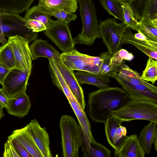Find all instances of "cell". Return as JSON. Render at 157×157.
<instances>
[{"label": "cell", "mask_w": 157, "mask_h": 157, "mask_svg": "<svg viewBox=\"0 0 157 157\" xmlns=\"http://www.w3.org/2000/svg\"><path fill=\"white\" fill-rule=\"evenodd\" d=\"M131 99L122 88L99 89L88 94L87 114L93 121L104 124L112 112L120 108Z\"/></svg>", "instance_id": "1"}, {"label": "cell", "mask_w": 157, "mask_h": 157, "mask_svg": "<svg viewBox=\"0 0 157 157\" xmlns=\"http://www.w3.org/2000/svg\"><path fill=\"white\" fill-rule=\"evenodd\" d=\"M82 23L81 32L73 39L74 45L85 44L91 46L100 33L96 9L92 0H77Z\"/></svg>", "instance_id": "2"}, {"label": "cell", "mask_w": 157, "mask_h": 157, "mask_svg": "<svg viewBox=\"0 0 157 157\" xmlns=\"http://www.w3.org/2000/svg\"><path fill=\"white\" fill-rule=\"evenodd\" d=\"M59 125L62 156L78 157V151L82 143L79 125L73 117L64 115L61 117Z\"/></svg>", "instance_id": "3"}, {"label": "cell", "mask_w": 157, "mask_h": 157, "mask_svg": "<svg viewBox=\"0 0 157 157\" xmlns=\"http://www.w3.org/2000/svg\"><path fill=\"white\" fill-rule=\"evenodd\" d=\"M111 113L123 122L135 120L157 122V104L148 101L131 99Z\"/></svg>", "instance_id": "4"}, {"label": "cell", "mask_w": 157, "mask_h": 157, "mask_svg": "<svg viewBox=\"0 0 157 157\" xmlns=\"http://www.w3.org/2000/svg\"><path fill=\"white\" fill-rule=\"evenodd\" d=\"M60 60L72 71H83L100 74L101 59L99 57L81 53L74 49L61 54Z\"/></svg>", "instance_id": "5"}, {"label": "cell", "mask_w": 157, "mask_h": 157, "mask_svg": "<svg viewBox=\"0 0 157 157\" xmlns=\"http://www.w3.org/2000/svg\"><path fill=\"white\" fill-rule=\"evenodd\" d=\"M99 27L101 37L112 56L121 48V38L128 27L124 22H117L115 18H109L101 21Z\"/></svg>", "instance_id": "6"}, {"label": "cell", "mask_w": 157, "mask_h": 157, "mask_svg": "<svg viewBox=\"0 0 157 157\" xmlns=\"http://www.w3.org/2000/svg\"><path fill=\"white\" fill-rule=\"evenodd\" d=\"M44 31L46 36L63 52L74 49L73 39L67 23L58 20H53Z\"/></svg>", "instance_id": "7"}, {"label": "cell", "mask_w": 157, "mask_h": 157, "mask_svg": "<svg viewBox=\"0 0 157 157\" xmlns=\"http://www.w3.org/2000/svg\"><path fill=\"white\" fill-rule=\"evenodd\" d=\"M7 43L11 48L19 68L31 73L32 61L33 60L26 38L16 35L9 37Z\"/></svg>", "instance_id": "8"}, {"label": "cell", "mask_w": 157, "mask_h": 157, "mask_svg": "<svg viewBox=\"0 0 157 157\" xmlns=\"http://www.w3.org/2000/svg\"><path fill=\"white\" fill-rule=\"evenodd\" d=\"M0 14L2 29L5 35L15 34L24 36L28 40L29 38L32 40L36 39L37 33L33 32L25 26L27 20L24 17L18 14L0 12Z\"/></svg>", "instance_id": "9"}, {"label": "cell", "mask_w": 157, "mask_h": 157, "mask_svg": "<svg viewBox=\"0 0 157 157\" xmlns=\"http://www.w3.org/2000/svg\"><path fill=\"white\" fill-rule=\"evenodd\" d=\"M30 74L18 68L12 69L10 71L2 84V89L8 98L26 92Z\"/></svg>", "instance_id": "10"}, {"label": "cell", "mask_w": 157, "mask_h": 157, "mask_svg": "<svg viewBox=\"0 0 157 157\" xmlns=\"http://www.w3.org/2000/svg\"><path fill=\"white\" fill-rule=\"evenodd\" d=\"M112 77L116 79L131 99L148 101L157 104V87L152 88L143 85H132L121 78L116 72H112Z\"/></svg>", "instance_id": "11"}, {"label": "cell", "mask_w": 157, "mask_h": 157, "mask_svg": "<svg viewBox=\"0 0 157 157\" xmlns=\"http://www.w3.org/2000/svg\"><path fill=\"white\" fill-rule=\"evenodd\" d=\"M79 122L82 138V151L85 153L90 143L95 141L92 135L91 125L85 111L81 107L74 96L67 99Z\"/></svg>", "instance_id": "12"}, {"label": "cell", "mask_w": 157, "mask_h": 157, "mask_svg": "<svg viewBox=\"0 0 157 157\" xmlns=\"http://www.w3.org/2000/svg\"><path fill=\"white\" fill-rule=\"evenodd\" d=\"M122 122L111 113L104 123L108 142L115 150L118 149L127 136V129L121 125Z\"/></svg>", "instance_id": "13"}, {"label": "cell", "mask_w": 157, "mask_h": 157, "mask_svg": "<svg viewBox=\"0 0 157 157\" xmlns=\"http://www.w3.org/2000/svg\"><path fill=\"white\" fill-rule=\"evenodd\" d=\"M25 127L27 132L33 139L43 157H52L49 136L45 128L42 127L36 119L31 120Z\"/></svg>", "instance_id": "14"}, {"label": "cell", "mask_w": 157, "mask_h": 157, "mask_svg": "<svg viewBox=\"0 0 157 157\" xmlns=\"http://www.w3.org/2000/svg\"><path fill=\"white\" fill-rule=\"evenodd\" d=\"M53 61L77 101L85 111L86 104L83 91L73 71L67 68L61 61Z\"/></svg>", "instance_id": "15"}, {"label": "cell", "mask_w": 157, "mask_h": 157, "mask_svg": "<svg viewBox=\"0 0 157 157\" xmlns=\"http://www.w3.org/2000/svg\"><path fill=\"white\" fill-rule=\"evenodd\" d=\"M146 152L136 134L127 136L117 150L115 157H144Z\"/></svg>", "instance_id": "16"}, {"label": "cell", "mask_w": 157, "mask_h": 157, "mask_svg": "<svg viewBox=\"0 0 157 157\" xmlns=\"http://www.w3.org/2000/svg\"><path fill=\"white\" fill-rule=\"evenodd\" d=\"M29 48L33 60L44 57L55 61H61V54L46 40L36 39L29 46Z\"/></svg>", "instance_id": "17"}, {"label": "cell", "mask_w": 157, "mask_h": 157, "mask_svg": "<svg viewBox=\"0 0 157 157\" xmlns=\"http://www.w3.org/2000/svg\"><path fill=\"white\" fill-rule=\"evenodd\" d=\"M112 72L101 75L78 71L74 75L80 85L87 84L100 89L109 87V84L111 83L109 78L112 77Z\"/></svg>", "instance_id": "18"}, {"label": "cell", "mask_w": 157, "mask_h": 157, "mask_svg": "<svg viewBox=\"0 0 157 157\" xmlns=\"http://www.w3.org/2000/svg\"><path fill=\"white\" fill-rule=\"evenodd\" d=\"M31 106L29 98L25 92L9 98L6 109L9 114L22 118L28 113Z\"/></svg>", "instance_id": "19"}, {"label": "cell", "mask_w": 157, "mask_h": 157, "mask_svg": "<svg viewBox=\"0 0 157 157\" xmlns=\"http://www.w3.org/2000/svg\"><path fill=\"white\" fill-rule=\"evenodd\" d=\"M9 137L17 140L33 157H43L33 139L27 132L25 126L13 131Z\"/></svg>", "instance_id": "20"}, {"label": "cell", "mask_w": 157, "mask_h": 157, "mask_svg": "<svg viewBox=\"0 0 157 157\" xmlns=\"http://www.w3.org/2000/svg\"><path fill=\"white\" fill-rule=\"evenodd\" d=\"M132 44L145 54L149 57L157 60V50L153 48L144 42L136 39L130 29L127 27L121 39V44Z\"/></svg>", "instance_id": "21"}, {"label": "cell", "mask_w": 157, "mask_h": 157, "mask_svg": "<svg viewBox=\"0 0 157 157\" xmlns=\"http://www.w3.org/2000/svg\"><path fill=\"white\" fill-rule=\"evenodd\" d=\"M77 0H39L38 6L48 10L60 9L74 13L77 10Z\"/></svg>", "instance_id": "22"}, {"label": "cell", "mask_w": 157, "mask_h": 157, "mask_svg": "<svg viewBox=\"0 0 157 157\" xmlns=\"http://www.w3.org/2000/svg\"><path fill=\"white\" fill-rule=\"evenodd\" d=\"M34 0H0V12L19 15L29 9Z\"/></svg>", "instance_id": "23"}, {"label": "cell", "mask_w": 157, "mask_h": 157, "mask_svg": "<svg viewBox=\"0 0 157 157\" xmlns=\"http://www.w3.org/2000/svg\"><path fill=\"white\" fill-rule=\"evenodd\" d=\"M157 125V122L151 121L143 128L138 137L141 146L148 154L151 152Z\"/></svg>", "instance_id": "24"}, {"label": "cell", "mask_w": 157, "mask_h": 157, "mask_svg": "<svg viewBox=\"0 0 157 157\" xmlns=\"http://www.w3.org/2000/svg\"><path fill=\"white\" fill-rule=\"evenodd\" d=\"M51 17L44 12L42 7L37 5L26 10L24 18L26 20L31 19L39 21L47 27L53 21Z\"/></svg>", "instance_id": "25"}, {"label": "cell", "mask_w": 157, "mask_h": 157, "mask_svg": "<svg viewBox=\"0 0 157 157\" xmlns=\"http://www.w3.org/2000/svg\"><path fill=\"white\" fill-rule=\"evenodd\" d=\"M100 2L109 14L123 22H124L123 9L119 0H99Z\"/></svg>", "instance_id": "26"}, {"label": "cell", "mask_w": 157, "mask_h": 157, "mask_svg": "<svg viewBox=\"0 0 157 157\" xmlns=\"http://www.w3.org/2000/svg\"><path fill=\"white\" fill-rule=\"evenodd\" d=\"M139 30L151 40L157 42V18L140 20L138 21Z\"/></svg>", "instance_id": "27"}, {"label": "cell", "mask_w": 157, "mask_h": 157, "mask_svg": "<svg viewBox=\"0 0 157 157\" xmlns=\"http://www.w3.org/2000/svg\"><path fill=\"white\" fill-rule=\"evenodd\" d=\"M0 63L10 69H20L16 61L13 51L7 43L0 47Z\"/></svg>", "instance_id": "28"}, {"label": "cell", "mask_w": 157, "mask_h": 157, "mask_svg": "<svg viewBox=\"0 0 157 157\" xmlns=\"http://www.w3.org/2000/svg\"><path fill=\"white\" fill-rule=\"evenodd\" d=\"M134 58L132 54L126 49L121 48L118 50L110 59L111 72H116L121 64H124L125 60L130 61Z\"/></svg>", "instance_id": "29"}, {"label": "cell", "mask_w": 157, "mask_h": 157, "mask_svg": "<svg viewBox=\"0 0 157 157\" xmlns=\"http://www.w3.org/2000/svg\"><path fill=\"white\" fill-rule=\"evenodd\" d=\"M111 153L106 147L95 141L90 143L83 157H110Z\"/></svg>", "instance_id": "30"}, {"label": "cell", "mask_w": 157, "mask_h": 157, "mask_svg": "<svg viewBox=\"0 0 157 157\" xmlns=\"http://www.w3.org/2000/svg\"><path fill=\"white\" fill-rule=\"evenodd\" d=\"M124 13V23L127 27L134 30L139 31L138 21L129 2H121Z\"/></svg>", "instance_id": "31"}, {"label": "cell", "mask_w": 157, "mask_h": 157, "mask_svg": "<svg viewBox=\"0 0 157 157\" xmlns=\"http://www.w3.org/2000/svg\"><path fill=\"white\" fill-rule=\"evenodd\" d=\"M141 78L146 82L153 84L157 79V61L149 57L146 67L143 72Z\"/></svg>", "instance_id": "32"}, {"label": "cell", "mask_w": 157, "mask_h": 157, "mask_svg": "<svg viewBox=\"0 0 157 157\" xmlns=\"http://www.w3.org/2000/svg\"><path fill=\"white\" fill-rule=\"evenodd\" d=\"M44 12L51 16L56 17L58 20L67 24L71 21L75 20L77 15L73 13H69L60 9L48 10L42 7Z\"/></svg>", "instance_id": "33"}, {"label": "cell", "mask_w": 157, "mask_h": 157, "mask_svg": "<svg viewBox=\"0 0 157 157\" xmlns=\"http://www.w3.org/2000/svg\"><path fill=\"white\" fill-rule=\"evenodd\" d=\"M151 0H135L129 3L139 21L144 10Z\"/></svg>", "instance_id": "34"}, {"label": "cell", "mask_w": 157, "mask_h": 157, "mask_svg": "<svg viewBox=\"0 0 157 157\" xmlns=\"http://www.w3.org/2000/svg\"><path fill=\"white\" fill-rule=\"evenodd\" d=\"M151 18H157V0H151L139 21Z\"/></svg>", "instance_id": "35"}, {"label": "cell", "mask_w": 157, "mask_h": 157, "mask_svg": "<svg viewBox=\"0 0 157 157\" xmlns=\"http://www.w3.org/2000/svg\"><path fill=\"white\" fill-rule=\"evenodd\" d=\"M101 59L100 67V74L104 75L112 72L110 59L112 57L107 51L101 53L99 56Z\"/></svg>", "instance_id": "36"}, {"label": "cell", "mask_w": 157, "mask_h": 157, "mask_svg": "<svg viewBox=\"0 0 157 157\" xmlns=\"http://www.w3.org/2000/svg\"><path fill=\"white\" fill-rule=\"evenodd\" d=\"M25 26L36 33L44 31L46 29V27L42 22L31 19L27 20Z\"/></svg>", "instance_id": "37"}, {"label": "cell", "mask_w": 157, "mask_h": 157, "mask_svg": "<svg viewBox=\"0 0 157 157\" xmlns=\"http://www.w3.org/2000/svg\"><path fill=\"white\" fill-rule=\"evenodd\" d=\"M15 150L20 157H33L23 146L14 138L8 136Z\"/></svg>", "instance_id": "38"}, {"label": "cell", "mask_w": 157, "mask_h": 157, "mask_svg": "<svg viewBox=\"0 0 157 157\" xmlns=\"http://www.w3.org/2000/svg\"><path fill=\"white\" fill-rule=\"evenodd\" d=\"M3 156L20 157L9 139L5 144L4 151Z\"/></svg>", "instance_id": "39"}, {"label": "cell", "mask_w": 157, "mask_h": 157, "mask_svg": "<svg viewBox=\"0 0 157 157\" xmlns=\"http://www.w3.org/2000/svg\"><path fill=\"white\" fill-rule=\"evenodd\" d=\"M138 32L134 35L136 39L144 42L153 48L157 50V42L148 38L140 31Z\"/></svg>", "instance_id": "40"}, {"label": "cell", "mask_w": 157, "mask_h": 157, "mask_svg": "<svg viewBox=\"0 0 157 157\" xmlns=\"http://www.w3.org/2000/svg\"><path fill=\"white\" fill-rule=\"evenodd\" d=\"M12 69H9L0 63V83L2 84L7 74Z\"/></svg>", "instance_id": "41"}, {"label": "cell", "mask_w": 157, "mask_h": 157, "mask_svg": "<svg viewBox=\"0 0 157 157\" xmlns=\"http://www.w3.org/2000/svg\"><path fill=\"white\" fill-rule=\"evenodd\" d=\"M8 99L2 89L0 88V104L4 108L6 107Z\"/></svg>", "instance_id": "42"}, {"label": "cell", "mask_w": 157, "mask_h": 157, "mask_svg": "<svg viewBox=\"0 0 157 157\" xmlns=\"http://www.w3.org/2000/svg\"><path fill=\"white\" fill-rule=\"evenodd\" d=\"M7 41L2 30V20L0 17V42L4 44L7 43Z\"/></svg>", "instance_id": "43"}, {"label": "cell", "mask_w": 157, "mask_h": 157, "mask_svg": "<svg viewBox=\"0 0 157 157\" xmlns=\"http://www.w3.org/2000/svg\"><path fill=\"white\" fill-rule=\"evenodd\" d=\"M154 145V148L157 151V128L155 132V136L154 137L153 143Z\"/></svg>", "instance_id": "44"}, {"label": "cell", "mask_w": 157, "mask_h": 157, "mask_svg": "<svg viewBox=\"0 0 157 157\" xmlns=\"http://www.w3.org/2000/svg\"><path fill=\"white\" fill-rule=\"evenodd\" d=\"M4 115V114L3 113V108H0V120Z\"/></svg>", "instance_id": "45"}, {"label": "cell", "mask_w": 157, "mask_h": 157, "mask_svg": "<svg viewBox=\"0 0 157 157\" xmlns=\"http://www.w3.org/2000/svg\"><path fill=\"white\" fill-rule=\"evenodd\" d=\"M120 1L123 2H128L129 3L130 2H131L134 1L135 0H119Z\"/></svg>", "instance_id": "46"}, {"label": "cell", "mask_w": 157, "mask_h": 157, "mask_svg": "<svg viewBox=\"0 0 157 157\" xmlns=\"http://www.w3.org/2000/svg\"><path fill=\"white\" fill-rule=\"evenodd\" d=\"M4 107L1 105L0 104V108H3Z\"/></svg>", "instance_id": "47"}, {"label": "cell", "mask_w": 157, "mask_h": 157, "mask_svg": "<svg viewBox=\"0 0 157 157\" xmlns=\"http://www.w3.org/2000/svg\"><path fill=\"white\" fill-rule=\"evenodd\" d=\"M1 16V14H0V17Z\"/></svg>", "instance_id": "48"}]
</instances>
